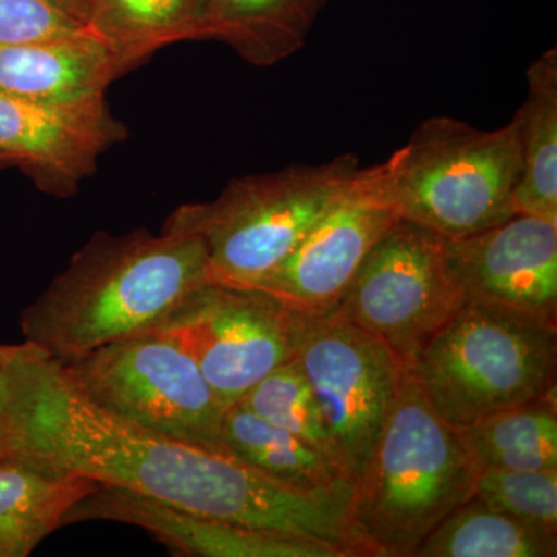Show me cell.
<instances>
[{"label":"cell","instance_id":"7402d4cb","mask_svg":"<svg viewBox=\"0 0 557 557\" xmlns=\"http://www.w3.org/2000/svg\"><path fill=\"white\" fill-rule=\"evenodd\" d=\"M557 531L486 507L478 497L426 537L416 557H556Z\"/></svg>","mask_w":557,"mask_h":557},{"label":"cell","instance_id":"8992f818","mask_svg":"<svg viewBox=\"0 0 557 557\" xmlns=\"http://www.w3.org/2000/svg\"><path fill=\"white\" fill-rule=\"evenodd\" d=\"M359 170L358 157L347 152L234 178L218 199L175 209L161 231L199 236L211 281L251 287L292 255Z\"/></svg>","mask_w":557,"mask_h":557},{"label":"cell","instance_id":"6da1fadb","mask_svg":"<svg viewBox=\"0 0 557 557\" xmlns=\"http://www.w3.org/2000/svg\"><path fill=\"white\" fill-rule=\"evenodd\" d=\"M0 458L95 480L239 525L361 557L355 487L310 490L240 458L163 437L90 401L57 358L17 344L0 375Z\"/></svg>","mask_w":557,"mask_h":557},{"label":"cell","instance_id":"7a4b0ae2","mask_svg":"<svg viewBox=\"0 0 557 557\" xmlns=\"http://www.w3.org/2000/svg\"><path fill=\"white\" fill-rule=\"evenodd\" d=\"M209 276L196 234L98 231L21 314L25 343L67 361L148 333Z\"/></svg>","mask_w":557,"mask_h":557},{"label":"cell","instance_id":"4316f807","mask_svg":"<svg viewBox=\"0 0 557 557\" xmlns=\"http://www.w3.org/2000/svg\"><path fill=\"white\" fill-rule=\"evenodd\" d=\"M14 350H16V346H2L0 344V375H2L3 369H5L7 362L10 361Z\"/></svg>","mask_w":557,"mask_h":557},{"label":"cell","instance_id":"5bb4252c","mask_svg":"<svg viewBox=\"0 0 557 557\" xmlns=\"http://www.w3.org/2000/svg\"><path fill=\"white\" fill-rule=\"evenodd\" d=\"M97 520L141 528L177 556L347 557L332 545L207 518L123 487L98 486L70 509L64 527Z\"/></svg>","mask_w":557,"mask_h":557},{"label":"cell","instance_id":"9c48e42d","mask_svg":"<svg viewBox=\"0 0 557 557\" xmlns=\"http://www.w3.org/2000/svg\"><path fill=\"white\" fill-rule=\"evenodd\" d=\"M465 300L449 273L446 239L399 219L329 313L375 336L408 369Z\"/></svg>","mask_w":557,"mask_h":557},{"label":"cell","instance_id":"44dd1931","mask_svg":"<svg viewBox=\"0 0 557 557\" xmlns=\"http://www.w3.org/2000/svg\"><path fill=\"white\" fill-rule=\"evenodd\" d=\"M480 469H557V392L457 429Z\"/></svg>","mask_w":557,"mask_h":557},{"label":"cell","instance_id":"30bf717a","mask_svg":"<svg viewBox=\"0 0 557 557\" xmlns=\"http://www.w3.org/2000/svg\"><path fill=\"white\" fill-rule=\"evenodd\" d=\"M295 330L296 313L270 293L208 281L150 332L178 344L228 409L293 358Z\"/></svg>","mask_w":557,"mask_h":557},{"label":"cell","instance_id":"4fadbf2b","mask_svg":"<svg viewBox=\"0 0 557 557\" xmlns=\"http://www.w3.org/2000/svg\"><path fill=\"white\" fill-rule=\"evenodd\" d=\"M446 259L465 298L557 322V225L516 214L446 240Z\"/></svg>","mask_w":557,"mask_h":557},{"label":"cell","instance_id":"e0dca14e","mask_svg":"<svg viewBox=\"0 0 557 557\" xmlns=\"http://www.w3.org/2000/svg\"><path fill=\"white\" fill-rule=\"evenodd\" d=\"M332 0H209V39L255 67H271L306 46Z\"/></svg>","mask_w":557,"mask_h":557},{"label":"cell","instance_id":"ffe728a7","mask_svg":"<svg viewBox=\"0 0 557 557\" xmlns=\"http://www.w3.org/2000/svg\"><path fill=\"white\" fill-rule=\"evenodd\" d=\"M222 438L231 456L282 482L310 490L354 486L324 454L239 403L225 410Z\"/></svg>","mask_w":557,"mask_h":557},{"label":"cell","instance_id":"3957f363","mask_svg":"<svg viewBox=\"0 0 557 557\" xmlns=\"http://www.w3.org/2000/svg\"><path fill=\"white\" fill-rule=\"evenodd\" d=\"M478 468L406 369L368 471L355 485V527L375 557H416L429 534L475 494Z\"/></svg>","mask_w":557,"mask_h":557},{"label":"cell","instance_id":"52a82bcc","mask_svg":"<svg viewBox=\"0 0 557 557\" xmlns=\"http://www.w3.org/2000/svg\"><path fill=\"white\" fill-rule=\"evenodd\" d=\"M60 362L75 386L113 416L163 437L226 453V409L197 362L166 336L143 333Z\"/></svg>","mask_w":557,"mask_h":557},{"label":"cell","instance_id":"ac0fdd59","mask_svg":"<svg viewBox=\"0 0 557 557\" xmlns=\"http://www.w3.org/2000/svg\"><path fill=\"white\" fill-rule=\"evenodd\" d=\"M522 172L516 214L557 225V50L542 53L527 70V98L516 112Z\"/></svg>","mask_w":557,"mask_h":557},{"label":"cell","instance_id":"8fae6325","mask_svg":"<svg viewBox=\"0 0 557 557\" xmlns=\"http://www.w3.org/2000/svg\"><path fill=\"white\" fill-rule=\"evenodd\" d=\"M399 219L379 164L361 168L292 255L251 287L270 293L300 317L329 313Z\"/></svg>","mask_w":557,"mask_h":557},{"label":"cell","instance_id":"484cf974","mask_svg":"<svg viewBox=\"0 0 557 557\" xmlns=\"http://www.w3.org/2000/svg\"><path fill=\"white\" fill-rule=\"evenodd\" d=\"M51 2L90 27V0H51Z\"/></svg>","mask_w":557,"mask_h":557},{"label":"cell","instance_id":"277c9868","mask_svg":"<svg viewBox=\"0 0 557 557\" xmlns=\"http://www.w3.org/2000/svg\"><path fill=\"white\" fill-rule=\"evenodd\" d=\"M450 428L557 392V322L467 299L408 368Z\"/></svg>","mask_w":557,"mask_h":557},{"label":"cell","instance_id":"5b68a950","mask_svg":"<svg viewBox=\"0 0 557 557\" xmlns=\"http://www.w3.org/2000/svg\"><path fill=\"white\" fill-rule=\"evenodd\" d=\"M379 166L401 219L446 240L474 236L516 215L518 115L496 131L431 116Z\"/></svg>","mask_w":557,"mask_h":557},{"label":"cell","instance_id":"83f0119b","mask_svg":"<svg viewBox=\"0 0 557 557\" xmlns=\"http://www.w3.org/2000/svg\"><path fill=\"white\" fill-rule=\"evenodd\" d=\"M7 166H13V164H11V161L7 160L5 157H0V170Z\"/></svg>","mask_w":557,"mask_h":557},{"label":"cell","instance_id":"cb8c5ba5","mask_svg":"<svg viewBox=\"0 0 557 557\" xmlns=\"http://www.w3.org/2000/svg\"><path fill=\"white\" fill-rule=\"evenodd\" d=\"M474 496L494 511L557 531V469H480Z\"/></svg>","mask_w":557,"mask_h":557},{"label":"cell","instance_id":"9a60e30c","mask_svg":"<svg viewBox=\"0 0 557 557\" xmlns=\"http://www.w3.org/2000/svg\"><path fill=\"white\" fill-rule=\"evenodd\" d=\"M126 73L98 36L0 44V94L46 104H79L106 98L109 84Z\"/></svg>","mask_w":557,"mask_h":557},{"label":"cell","instance_id":"603a6c76","mask_svg":"<svg viewBox=\"0 0 557 557\" xmlns=\"http://www.w3.org/2000/svg\"><path fill=\"white\" fill-rule=\"evenodd\" d=\"M239 405L309 443L338 467L317 399L295 358L259 381Z\"/></svg>","mask_w":557,"mask_h":557},{"label":"cell","instance_id":"d4e9b609","mask_svg":"<svg viewBox=\"0 0 557 557\" xmlns=\"http://www.w3.org/2000/svg\"><path fill=\"white\" fill-rule=\"evenodd\" d=\"M98 36L51 0H0V44L47 42V40ZM100 38V36H98Z\"/></svg>","mask_w":557,"mask_h":557},{"label":"cell","instance_id":"7c38bea8","mask_svg":"<svg viewBox=\"0 0 557 557\" xmlns=\"http://www.w3.org/2000/svg\"><path fill=\"white\" fill-rule=\"evenodd\" d=\"M127 137L106 98L46 104L0 94V157L42 193L67 199L97 170L98 159Z\"/></svg>","mask_w":557,"mask_h":557},{"label":"cell","instance_id":"2e32d148","mask_svg":"<svg viewBox=\"0 0 557 557\" xmlns=\"http://www.w3.org/2000/svg\"><path fill=\"white\" fill-rule=\"evenodd\" d=\"M100 483L0 458V557H27Z\"/></svg>","mask_w":557,"mask_h":557},{"label":"cell","instance_id":"ba28073f","mask_svg":"<svg viewBox=\"0 0 557 557\" xmlns=\"http://www.w3.org/2000/svg\"><path fill=\"white\" fill-rule=\"evenodd\" d=\"M293 358L309 381L336 463L355 486L372 461L406 368L375 336L333 313L296 314Z\"/></svg>","mask_w":557,"mask_h":557},{"label":"cell","instance_id":"d6986e66","mask_svg":"<svg viewBox=\"0 0 557 557\" xmlns=\"http://www.w3.org/2000/svg\"><path fill=\"white\" fill-rule=\"evenodd\" d=\"M209 0H90V27L124 69L183 40H205Z\"/></svg>","mask_w":557,"mask_h":557}]
</instances>
